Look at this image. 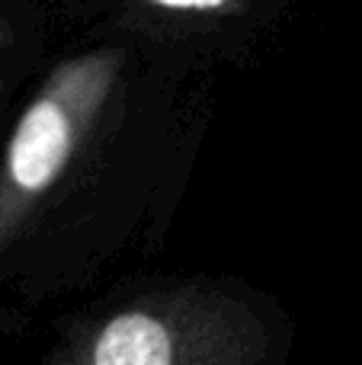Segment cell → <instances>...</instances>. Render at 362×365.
Listing matches in <instances>:
<instances>
[{
	"label": "cell",
	"instance_id": "cell-1",
	"mask_svg": "<svg viewBox=\"0 0 362 365\" xmlns=\"http://www.w3.org/2000/svg\"><path fill=\"white\" fill-rule=\"evenodd\" d=\"M71 151V119L55 96H42L19 119L10 145V177L26 192H38L58 177Z\"/></svg>",
	"mask_w": 362,
	"mask_h": 365
},
{
	"label": "cell",
	"instance_id": "cell-2",
	"mask_svg": "<svg viewBox=\"0 0 362 365\" xmlns=\"http://www.w3.org/2000/svg\"><path fill=\"white\" fill-rule=\"evenodd\" d=\"M93 365H170V336L148 314H122L96 340Z\"/></svg>",
	"mask_w": 362,
	"mask_h": 365
},
{
	"label": "cell",
	"instance_id": "cell-3",
	"mask_svg": "<svg viewBox=\"0 0 362 365\" xmlns=\"http://www.w3.org/2000/svg\"><path fill=\"white\" fill-rule=\"evenodd\" d=\"M148 4L167 6V10H196V13H209V10H222L228 0H148Z\"/></svg>",
	"mask_w": 362,
	"mask_h": 365
}]
</instances>
